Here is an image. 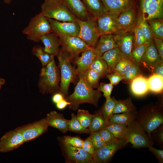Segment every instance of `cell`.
<instances>
[{
  "label": "cell",
  "instance_id": "1",
  "mask_svg": "<svg viewBox=\"0 0 163 163\" xmlns=\"http://www.w3.org/2000/svg\"><path fill=\"white\" fill-rule=\"evenodd\" d=\"M101 96V92L97 89L94 90L84 78H79L74 92L67 96L65 100L71 103L68 105L69 109L76 110L80 104L85 103L91 104L97 107Z\"/></svg>",
  "mask_w": 163,
  "mask_h": 163
},
{
  "label": "cell",
  "instance_id": "2",
  "mask_svg": "<svg viewBox=\"0 0 163 163\" xmlns=\"http://www.w3.org/2000/svg\"><path fill=\"white\" fill-rule=\"evenodd\" d=\"M60 81V69L54 59L40 71L38 87L42 94H54L59 92Z\"/></svg>",
  "mask_w": 163,
  "mask_h": 163
},
{
  "label": "cell",
  "instance_id": "3",
  "mask_svg": "<svg viewBox=\"0 0 163 163\" xmlns=\"http://www.w3.org/2000/svg\"><path fill=\"white\" fill-rule=\"evenodd\" d=\"M41 12L47 19L76 23V17L70 11L63 0H44Z\"/></svg>",
  "mask_w": 163,
  "mask_h": 163
},
{
  "label": "cell",
  "instance_id": "4",
  "mask_svg": "<svg viewBox=\"0 0 163 163\" xmlns=\"http://www.w3.org/2000/svg\"><path fill=\"white\" fill-rule=\"evenodd\" d=\"M136 120L140 124L147 134L151 137V133L163 123L162 108L154 106L137 112Z\"/></svg>",
  "mask_w": 163,
  "mask_h": 163
},
{
  "label": "cell",
  "instance_id": "5",
  "mask_svg": "<svg viewBox=\"0 0 163 163\" xmlns=\"http://www.w3.org/2000/svg\"><path fill=\"white\" fill-rule=\"evenodd\" d=\"M22 32L28 40L35 42H40L43 35L53 32L47 18L41 12L30 19Z\"/></svg>",
  "mask_w": 163,
  "mask_h": 163
},
{
  "label": "cell",
  "instance_id": "6",
  "mask_svg": "<svg viewBox=\"0 0 163 163\" xmlns=\"http://www.w3.org/2000/svg\"><path fill=\"white\" fill-rule=\"evenodd\" d=\"M57 57L60 74L59 93L65 99L68 94L70 84L75 82L78 76L75 69L71 64V62L60 50Z\"/></svg>",
  "mask_w": 163,
  "mask_h": 163
},
{
  "label": "cell",
  "instance_id": "7",
  "mask_svg": "<svg viewBox=\"0 0 163 163\" xmlns=\"http://www.w3.org/2000/svg\"><path fill=\"white\" fill-rule=\"evenodd\" d=\"M128 132L125 144L131 143L133 147L149 148L154 145V141L145 131L140 124L135 120L127 126Z\"/></svg>",
  "mask_w": 163,
  "mask_h": 163
},
{
  "label": "cell",
  "instance_id": "8",
  "mask_svg": "<svg viewBox=\"0 0 163 163\" xmlns=\"http://www.w3.org/2000/svg\"><path fill=\"white\" fill-rule=\"evenodd\" d=\"M61 48L60 50L71 62L78 55L90 47L79 37L59 36Z\"/></svg>",
  "mask_w": 163,
  "mask_h": 163
},
{
  "label": "cell",
  "instance_id": "9",
  "mask_svg": "<svg viewBox=\"0 0 163 163\" xmlns=\"http://www.w3.org/2000/svg\"><path fill=\"white\" fill-rule=\"evenodd\" d=\"M58 140L66 162L94 163L93 156L82 148L76 147L68 144L62 137H59Z\"/></svg>",
  "mask_w": 163,
  "mask_h": 163
},
{
  "label": "cell",
  "instance_id": "10",
  "mask_svg": "<svg viewBox=\"0 0 163 163\" xmlns=\"http://www.w3.org/2000/svg\"><path fill=\"white\" fill-rule=\"evenodd\" d=\"M76 20L80 28L78 37L89 47L94 48L100 36L95 18L91 16L86 21L81 20L77 18Z\"/></svg>",
  "mask_w": 163,
  "mask_h": 163
},
{
  "label": "cell",
  "instance_id": "11",
  "mask_svg": "<svg viewBox=\"0 0 163 163\" xmlns=\"http://www.w3.org/2000/svg\"><path fill=\"white\" fill-rule=\"evenodd\" d=\"M137 6L146 20L163 18V0H137Z\"/></svg>",
  "mask_w": 163,
  "mask_h": 163
},
{
  "label": "cell",
  "instance_id": "12",
  "mask_svg": "<svg viewBox=\"0 0 163 163\" xmlns=\"http://www.w3.org/2000/svg\"><path fill=\"white\" fill-rule=\"evenodd\" d=\"M119 14L107 11L95 18L100 35L105 34H114L118 31L117 18Z\"/></svg>",
  "mask_w": 163,
  "mask_h": 163
},
{
  "label": "cell",
  "instance_id": "13",
  "mask_svg": "<svg viewBox=\"0 0 163 163\" xmlns=\"http://www.w3.org/2000/svg\"><path fill=\"white\" fill-rule=\"evenodd\" d=\"M125 142L126 139H118L95 150L93 157L94 163H106L109 161L118 150L126 145Z\"/></svg>",
  "mask_w": 163,
  "mask_h": 163
},
{
  "label": "cell",
  "instance_id": "14",
  "mask_svg": "<svg viewBox=\"0 0 163 163\" xmlns=\"http://www.w3.org/2000/svg\"><path fill=\"white\" fill-rule=\"evenodd\" d=\"M48 126L43 118L32 123L20 126L15 129L22 134L25 142H26L42 135L47 130Z\"/></svg>",
  "mask_w": 163,
  "mask_h": 163
},
{
  "label": "cell",
  "instance_id": "15",
  "mask_svg": "<svg viewBox=\"0 0 163 163\" xmlns=\"http://www.w3.org/2000/svg\"><path fill=\"white\" fill-rule=\"evenodd\" d=\"M113 35L122 58L131 59V54L134 43L133 31H118Z\"/></svg>",
  "mask_w": 163,
  "mask_h": 163
},
{
  "label": "cell",
  "instance_id": "16",
  "mask_svg": "<svg viewBox=\"0 0 163 163\" xmlns=\"http://www.w3.org/2000/svg\"><path fill=\"white\" fill-rule=\"evenodd\" d=\"M138 17L137 5L120 13L117 18L118 31H133L136 25Z\"/></svg>",
  "mask_w": 163,
  "mask_h": 163
},
{
  "label": "cell",
  "instance_id": "17",
  "mask_svg": "<svg viewBox=\"0 0 163 163\" xmlns=\"http://www.w3.org/2000/svg\"><path fill=\"white\" fill-rule=\"evenodd\" d=\"M25 141L22 134L15 129L7 132L0 139V152H7L21 145Z\"/></svg>",
  "mask_w": 163,
  "mask_h": 163
},
{
  "label": "cell",
  "instance_id": "18",
  "mask_svg": "<svg viewBox=\"0 0 163 163\" xmlns=\"http://www.w3.org/2000/svg\"><path fill=\"white\" fill-rule=\"evenodd\" d=\"M53 32L60 36L78 37L80 28L76 23L59 21L51 18L47 19Z\"/></svg>",
  "mask_w": 163,
  "mask_h": 163
},
{
  "label": "cell",
  "instance_id": "19",
  "mask_svg": "<svg viewBox=\"0 0 163 163\" xmlns=\"http://www.w3.org/2000/svg\"><path fill=\"white\" fill-rule=\"evenodd\" d=\"M97 56L94 48H90L83 51L80 57L75 59L73 63L77 66L75 70L79 78H84L86 72L90 69L91 64Z\"/></svg>",
  "mask_w": 163,
  "mask_h": 163
},
{
  "label": "cell",
  "instance_id": "20",
  "mask_svg": "<svg viewBox=\"0 0 163 163\" xmlns=\"http://www.w3.org/2000/svg\"><path fill=\"white\" fill-rule=\"evenodd\" d=\"M44 119L48 126L54 127L64 133L69 131V120L66 119L62 114L52 111L47 113Z\"/></svg>",
  "mask_w": 163,
  "mask_h": 163
},
{
  "label": "cell",
  "instance_id": "21",
  "mask_svg": "<svg viewBox=\"0 0 163 163\" xmlns=\"http://www.w3.org/2000/svg\"><path fill=\"white\" fill-rule=\"evenodd\" d=\"M107 11L120 13L137 5V0H100Z\"/></svg>",
  "mask_w": 163,
  "mask_h": 163
},
{
  "label": "cell",
  "instance_id": "22",
  "mask_svg": "<svg viewBox=\"0 0 163 163\" xmlns=\"http://www.w3.org/2000/svg\"><path fill=\"white\" fill-rule=\"evenodd\" d=\"M40 41L44 45V51L54 56H57L60 46L59 37L54 33L51 32L42 36Z\"/></svg>",
  "mask_w": 163,
  "mask_h": 163
},
{
  "label": "cell",
  "instance_id": "23",
  "mask_svg": "<svg viewBox=\"0 0 163 163\" xmlns=\"http://www.w3.org/2000/svg\"><path fill=\"white\" fill-rule=\"evenodd\" d=\"M161 62H163V61L159 55L153 40L148 43L142 58V64L151 68Z\"/></svg>",
  "mask_w": 163,
  "mask_h": 163
},
{
  "label": "cell",
  "instance_id": "24",
  "mask_svg": "<svg viewBox=\"0 0 163 163\" xmlns=\"http://www.w3.org/2000/svg\"><path fill=\"white\" fill-rule=\"evenodd\" d=\"M117 47L118 46L113 34H105L100 35L94 50L98 56H101L105 52Z\"/></svg>",
  "mask_w": 163,
  "mask_h": 163
},
{
  "label": "cell",
  "instance_id": "25",
  "mask_svg": "<svg viewBox=\"0 0 163 163\" xmlns=\"http://www.w3.org/2000/svg\"><path fill=\"white\" fill-rule=\"evenodd\" d=\"M70 11L77 18L82 21L88 20L91 15L81 0H63Z\"/></svg>",
  "mask_w": 163,
  "mask_h": 163
},
{
  "label": "cell",
  "instance_id": "26",
  "mask_svg": "<svg viewBox=\"0 0 163 163\" xmlns=\"http://www.w3.org/2000/svg\"><path fill=\"white\" fill-rule=\"evenodd\" d=\"M130 89L132 93L138 96H143L149 91L148 78L140 75L131 82Z\"/></svg>",
  "mask_w": 163,
  "mask_h": 163
},
{
  "label": "cell",
  "instance_id": "27",
  "mask_svg": "<svg viewBox=\"0 0 163 163\" xmlns=\"http://www.w3.org/2000/svg\"><path fill=\"white\" fill-rule=\"evenodd\" d=\"M101 57L107 63L109 74L113 72L116 65L122 58L121 53L118 47L105 52L101 56Z\"/></svg>",
  "mask_w": 163,
  "mask_h": 163
},
{
  "label": "cell",
  "instance_id": "28",
  "mask_svg": "<svg viewBox=\"0 0 163 163\" xmlns=\"http://www.w3.org/2000/svg\"><path fill=\"white\" fill-rule=\"evenodd\" d=\"M88 12L95 18L107 11L100 0H81Z\"/></svg>",
  "mask_w": 163,
  "mask_h": 163
},
{
  "label": "cell",
  "instance_id": "29",
  "mask_svg": "<svg viewBox=\"0 0 163 163\" xmlns=\"http://www.w3.org/2000/svg\"><path fill=\"white\" fill-rule=\"evenodd\" d=\"M137 112L113 114L110 117L109 123H117L127 126L136 120Z\"/></svg>",
  "mask_w": 163,
  "mask_h": 163
},
{
  "label": "cell",
  "instance_id": "30",
  "mask_svg": "<svg viewBox=\"0 0 163 163\" xmlns=\"http://www.w3.org/2000/svg\"><path fill=\"white\" fill-rule=\"evenodd\" d=\"M107 124L103 116L101 107L94 112L88 129L91 132L99 131Z\"/></svg>",
  "mask_w": 163,
  "mask_h": 163
},
{
  "label": "cell",
  "instance_id": "31",
  "mask_svg": "<svg viewBox=\"0 0 163 163\" xmlns=\"http://www.w3.org/2000/svg\"><path fill=\"white\" fill-rule=\"evenodd\" d=\"M136 111V107L132 102V98L129 97L126 99L117 100L113 114Z\"/></svg>",
  "mask_w": 163,
  "mask_h": 163
},
{
  "label": "cell",
  "instance_id": "32",
  "mask_svg": "<svg viewBox=\"0 0 163 163\" xmlns=\"http://www.w3.org/2000/svg\"><path fill=\"white\" fill-rule=\"evenodd\" d=\"M146 21L153 37L163 40V18H153Z\"/></svg>",
  "mask_w": 163,
  "mask_h": 163
},
{
  "label": "cell",
  "instance_id": "33",
  "mask_svg": "<svg viewBox=\"0 0 163 163\" xmlns=\"http://www.w3.org/2000/svg\"><path fill=\"white\" fill-rule=\"evenodd\" d=\"M32 54L40 61L43 67L47 65L53 59L54 56L45 52L44 47L37 45L33 47Z\"/></svg>",
  "mask_w": 163,
  "mask_h": 163
},
{
  "label": "cell",
  "instance_id": "34",
  "mask_svg": "<svg viewBox=\"0 0 163 163\" xmlns=\"http://www.w3.org/2000/svg\"><path fill=\"white\" fill-rule=\"evenodd\" d=\"M90 69L97 72L101 78L109 74L108 66L105 61L101 56H97L91 64Z\"/></svg>",
  "mask_w": 163,
  "mask_h": 163
},
{
  "label": "cell",
  "instance_id": "35",
  "mask_svg": "<svg viewBox=\"0 0 163 163\" xmlns=\"http://www.w3.org/2000/svg\"><path fill=\"white\" fill-rule=\"evenodd\" d=\"M105 127L116 138L126 139L128 132L127 126L119 124L109 123Z\"/></svg>",
  "mask_w": 163,
  "mask_h": 163
},
{
  "label": "cell",
  "instance_id": "36",
  "mask_svg": "<svg viewBox=\"0 0 163 163\" xmlns=\"http://www.w3.org/2000/svg\"><path fill=\"white\" fill-rule=\"evenodd\" d=\"M149 91L156 93H161L163 89V77L155 74L148 78Z\"/></svg>",
  "mask_w": 163,
  "mask_h": 163
},
{
  "label": "cell",
  "instance_id": "37",
  "mask_svg": "<svg viewBox=\"0 0 163 163\" xmlns=\"http://www.w3.org/2000/svg\"><path fill=\"white\" fill-rule=\"evenodd\" d=\"M117 100L114 97L106 99V101L101 107L103 116L106 122L108 124L110 117L113 114V110Z\"/></svg>",
  "mask_w": 163,
  "mask_h": 163
},
{
  "label": "cell",
  "instance_id": "38",
  "mask_svg": "<svg viewBox=\"0 0 163 163\" xmlns=\"http://www.w3.org/2000/svg\"><path fill=\"white\" fill-rule=\"evenodd\" d=\"M136 25L138 26L141 29L148 43L153 40V36L149 25L147 21L143 18L138 9V17Z\"/></svg>",
  "mask_w": 163,
  "mask_h": 163
},
{
  "label": "cell",
  "instance_id": "39",
  "mask_svg": "<svg viewBox=\"0 0 163 163\" xmlns=\"http://www.w3.org/2000/svg\"><path fill=\"white\" fill-rule=\"evenodd\" d=\"M68 130L78 133L90 134L91 131L88 128L82 126L77 120L76 115L73 113L71 114V119L69 120Z\"/></svg>",
  "mask_w": 163,
  "mask_h": 163
},
{
  "label": "cell",
  "instance_id": "40",
  "mask_svg": "<svg viewBox=\"0 0 163 163\" xmlns=\"http://www.w3.org/2000/svg\"><path fill=\"white\" fill-rule=\"evenodd\" d=\"M101 78L100 75L97 72L90 69L86 72L84 79L88 84L94 89L98 87Z\"/></svg>",
  "mask_w": 163,
  "mask_h": 163
},
{
  "label": "cell",
  "instance_id": "41",
  "mask_svg": "<svg viewBox=\"0 0 163 163\" xmlns=\"http://www.w3.org/2000/svg\"><path fill=\"white\" fill-rule=\"evenodd\" d=\"M148 45V44H145L133 48L131 54V60L139 65L142 64V58Z\"/></svg>",
  "mask_w": 163,
  "mask_h": 163
},
{
  "label": "cell",
  "instance_id": "42",
  "mask_svg": "<svg viewBox=\"0 0 163 163\" xmlns=\"http://www.w3.org/2000/svg\"><path fill=\"white\" fill-rule=\"evenodd\" d=\"M93 114H90L87 110L78 109L76 117L82 125L85 128L89 127Z\"/></svg>",
  "mask_w": 163,
  "mask_h": 163
},
{
  "label": "cell",
  "instance_id": "43",
  "mask_svg": "<svg viewBox=\"0 0 163 163\" xmlns=\"http://www.w3.org/2000/svg\"><path fill=\"white\" fill-rule=\"evenodd\" d=\"M134 62L131 59L122 58L116 65L113 72H117L123 76Z\"/></svg>",
  "mask_w": 163,
  "mask_h": 163
},
{
  "label": "cell",
  "instance_id": "44",
  "mask_svg": "<svg viewBox=\"0 0 163 163\" xmlns=\"http://www.w3.org/2000/svg\"><path fill=\"white\" fill-rule=\"evenodd\" d=\"M140 73V65L134 62L130 69L123 75V80L128 82H131L141 75Z\"/></svg>",
  "mask_w": 163,
  "mask_h": 163
},
{
  "label": "cell",
  "instance_id": "45",
  "mask_svg": "<svg viewBox=\"0 0 163 163\" xmlns=\"http://www.w3.org/2000/svg\"><path fill=\"white\" fill-rule=\"evenodd\" d=\"M133 31L134 35L133 48L145 44H148L142 32L138 26L136 25Z\"/></svg>",
  "mask_w": 163,
  "mask_h": 163
},
{
  "label": "cell",
  "instance_id": "46",
  "mask_svg": "<svg viewBox=\"0 0 163 163\" xmlns=\"http://www.w3.org/2000/svg\"><path fill=\"white\" fill-rule=\"evenodd\" d=\"M101 137L105 145L113 142L118 139L105 127L99 131Z\"/></svg>",
  "mask_w": 163,
  "mask_h": 163
},
{
  "label": "cell",
  "instance_id": "47",
  "mask_svg": "<svg viewBox=\"0 0 163 163\" xmlns=\"http://www.w3.org/2000/svg\"><path fill=\"white\" fill-rule=\"evenodd\" d=\"M89 136L95 150L105 145L101 137L99 131L91 132Z\"/></svg>",
  "mask_w": 163,
  "mask_h": 163
},
{
  "label": "cell",
  "instance_id": "48",
  "mask_svg": "<svg viewBox=\"0 0 163 163\" xmlns=\"http://www.w3.org/2000/svg\"><path fill=\"white\" fill-rule=\"evenodd\" d=\"M113 88V85L111 83H106L101 82L97 88V90L103 93V96L107 99L110 97L111 92Z\"/></svg>",
  "mask_w": 163,
  "mask_h": 163
},
{
  "label": "cell",
  "instance_id": "49",
  "mask_svg": "<svg viewBox=\"0 0 163 163\" xmlns=\"http://www.w3.org/2000/svg\"><path fill=\"white\" fill-rule=\"evenodd\" d=\"M62 138L66 143L76 147L81 148L84 141L77 136H65Z\"/></svg>",
  "mask_w": 163,
  "mask_h": 163
},
{
  "label": "cell",
  "instance_id": "50",
  "mask_svg": "<svg viewBox=\"0 0 163 163\" xmlns=\"http://www.w3.org/2000/svg\"><path fill=\"white\" fill-rule=\"evenodd\" d=\"M81 148L93 157L95 150L90 136L84 141Z\"/></svg>",
  "mask_w": 163,
  "mask_h": 163
},
{
  "label": "cell",
  "instance_id": "51",
  "mask_svg": "<svg viewBox=\"0 0 163 163\" xmlns=\"http://www.w3.org/2000/svg\"><path fill=\"white\" fill-rule=\"evenodd\" d=\"M152 132L153 140L154 139L158 143L162 145L163 143V127L162 125L158 127Z\"/></svg>",
  "mask_w": 163,
  "mask_h": 163
},
{
  "label": "cell",
  "instance_id": "52",
  "mask_svg": "<svg viewBox=\"0 0 163 163\" xmlns=\"http://www.w3.org/2000/svg\"><path fill=\"white\" fill-rule=\"evenodd\" d=\"M113 85H117L123 79V77L117 72H113L107 74L106 76Z\"/></svg>",
  "mask_w": 163,
  "mask_h": 163
},
{
  "label": "cell",
  "instance_id": "53",
  "mask_svg": "<svg viewBox=\"0 0 163 163\" xmlns=\"http://www.w3.org/2000/svg\"><path fill=\"white\" fill-rule=\"evenodd\" d=\"M153 37V40L155 47L161 60L163 61V40L156 38L155 37Z\"/></svg>",
  "mask_w": 163,
  "mask_h": 163
},
{
  "label": "cell",
  "instance_id": "54",
  "mask_svg": "<svg viewBox=\"0 0 163 163\" xmlns=\"http://www.w3.org/2000/svg\"><path fill=\"white\" fill-rule=\"evenodd\" d=\"M149 151L161 163L163 162V150L156 149L153 146L149 147Z\"/></svg>",
  "mask_w": 163,
  "mask_h": 163
},
{
  "label": "cell",
  "instance_id": "55",
  "mask_svg": "<svg viewBox=\"0 0 163 163\" xmlns=\"http://www.w3.org/2000/svg\"><path fill=\"white\" fill-rule=\"evenodd\" d=\"M151 69L153 74L158 75L163 77V62H161Z\"/></svg>",
  "mask_w": 163,
  "mask_h": 163
},
{
  "label": "cell",
  "instance_id": "56",
  "mask_svg": "<svg viewBox=\"0 0 163 163\" xmlns=\"http://www.w3.org/2000/svg\"><path fill=\"white\" fill-rule=\"evenodd\" d=\"M70 103L66 101L65 99L62 100L56 104L57 107L59 109H62L67 106L70 104Z\"/></svg>",
  "mask_w": 163,
  "mask_h": 163
},
{
  "label": "cell",
  "instance_id": "57",
  "mask_svg": "<svg viewBox=\"0 0 163 163\" xmlns=\"http://www.w3.org/2000/svg\"><path fill=\"white\" fill-rule=\"evenodd\" d=\"M64 99L63 95L59 92L54 94L52 97L53 102L56 104Z\"/></svg>",
  "mask_w": 163,
  "mask_h": 163
},
{
  "label": "cell",
  "instance_id": "58",
  "mask_svg": "<svg viewBox=\"0 0 163 163\" xmlns=\"http://www.w3.org/2000/svg\"><path fill=\"white\" fill-rule=\"evenodd\" d=\"M5 83V80L3 78H0V90L2 86Z\"/></svg>",
  "mask_w": 163,
  "mask_h": 163
},
{
  "label": "cell",
  "instance_id": "59",
  "mask_svg": "<svg viewBox=\"0 0 163 163\" xmlns=\"http://www.w3.org/2000/svg\"><path fill=\"white\" fill-rule=\"evenodd\" d=\"M5 3L7 4H9L11 2V0H4Z\"/></svg>",
  "mask_w": 163,
  "mask_h": 163
},
{
  "label": "cell",
  "instance_id": "60",
  "mask_svg": "<svg viewBox=\"0 0 163 163\" xmlns=\"http://www.w3.org/2000/svg\"><path fill=\"white\" fill-rule=\"evenodd\" d=\"M11 1H12V0H11Z\"/></svg>",
  "mask_w": 163,
  "mask_h": 163
}]
</instances>
